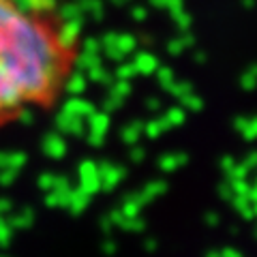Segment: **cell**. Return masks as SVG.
Returning <instances> with one entry per match:
<instances>
[{
    "mask_svg": "<svg viewBox=\"0 0 257 257\" xmlns=\"http://www.w3.org/2000/svg\"><path fill=\"white\" fill-rule=\"evenodd\" d=\"M79 60V39L43 5L0 0V131L32 109H52Z\"/></svg>",
    "mask_w": 257,
    "mask_h": 257,
    "instance_id": "cell-1",
    "label": "cell"
}]
</instances>
